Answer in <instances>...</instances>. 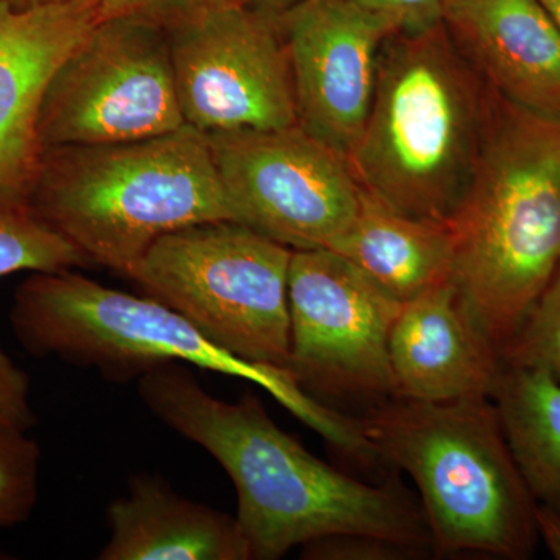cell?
Returning <instances> with one entry per match:
<instances>
[{"mask_svg":"<svg viewBox=\"0 0 560 560\" xmlns=\"http://www.w3.org/2000/svg\"><path fill=\"white\" fill-rule=\"evenodd\" d=\"M291 256L245 224L208 221L160 238L130 279L232 355L289 370Z\"/></svg>","mask_w":560,"mask_h":560,"instance_id":"52a82bcc","label":"cell"},{"mask_svg":"<svg viewBox=\"0 0 560 560\" xmlns=\"http://www.w3.org/2000/svg\"><path fill=\"white\" fill-rule=\"evenodd\" d=\"M206 136L235 223L293 250H334L352 228L359 180L348 160L300 125Z\"/></svg>","mask_w":560,"mask_h":560,"instance_id":"9c48e42d","label":"cell"},{"mask_svg":"<svg viewBox=\"0 0 560 560\" xmlns=\"http://www.w3.org/2000/svg\"><path fill=\"white\" fill-rule=\"evenodd\" d=\"M253 0H102V21L131 20L164 32L231 7L250 5Z\"/></svg>","mask_w":560,"mask_h":560,"instance_id":"7402d4cb","label":"cell"},{"mask_svg":"<svg viewBox=\"0 0 560 560\" xmlns=\"http://www.w3.org/2000/svg\"><path fill=\"white\" fill-rule=\"evenodd\" d=\"M334 253L399 302L453 279L448 224L404 215L363 189L357 219Z\"/></svg>","mask_w":560,"mask_h":560,"instance_id":"e0dca14e","label":"cell"},{"mask_svg":"<svg viewBox=\"0 0 560 560\" xmlns=\"http://www.w3.org/2000/svg\"><path fill=\"white\" fill-rule=\"evenodd\" d=\"M165 33L186 125L205 135L298 125L278 16L250 3L212 11Z\"/></svg>","mask_w":560,"mask_h":560,"instance_id":"8fae6325","label":"cell"},{"mask_svg":"<svg viewBox=\"0 0 560 560\" xmlns=\"http://www.w3.org/2000/svg\"><path fill=\"white\" fill-rule=\"evenodd\" d=\"M536 528L539 539L547 545L552 558L560 560V515L537 504Z\"/></svg>","mask_w":560,"mask_h":560,"instance_id":"484cf974","label":"cell"},{"mask_svg":"<svg viewBox=\"0 0 560 560\" xmlns=\"http://www.w3.org/2000/svg\"><path fill=\"white\" fill-rule=\"evenodd\" d=\"M447 224L453 282L501 352L560 265V117L497 94L477 168Z\"/></svg>","mask_w":560,"mask_h":560,"instance_id":"277c9868","label":"cell"},{"mask_svg":"<svg viewBox=\"0 0 560 560\" xmlns=\"http://www.w3.org/2000/svg\"><path fill=\"white\" fill-rule=\"evenodd\" d=\"M60 232L36 215L27 200L0 191V278L13 272H51L90 267Z\"/></svg>","mask_w":560,"mask_h":560,"instance_id":"d6986e66","label":"cell"},{"mask_svg":"<svg viewBox=\"0 0 560 560\" xmlns=\"http://www.w3.org/2000/svg\"><path fill=\"white\" fill-rule=\"evenodd\" d=\"M441 22L490 90L560 117V32L540 0H445Z\"/></svg>","mask_w":560,"mask_h":560,"instance_id":"9a60e30c","label":"cell"},{"mask_svg":"<svg viewBox=\"0 0 560 560\" xmlns=\"http://www.w3.org/2000/svg\"><path fill=\"white\" fill-rule=\"evenodd\" d=\"M101 560H250L237 517L184 499L151 475L109 504Z\"/></svg>","mask_w":560,"mask_h":560,"instance_id":"2e32d148","label":"cell"},{"mask_svg":"<svg viewBox=\"0 0 560 560\" xmlns=\"http://www.w3.org/2000/svg\"><path fill=\"white\" fill-rule=\"evenodd\" d=\"M357 9L388 22L396 32L419 31L438 24L445 0H346Z\"/></svg>","mask_w":560,"mask_h":560,"instance_id":"d4e9b609","label":"cell"},{"mask_svg":"<svg viewBox=\"0 0 560 560\" xmlns=\"http://www.w3.org/2000/svg\"><path fill=\"white\" fill-rule=\"evenodd\" d=\"M279 22L298 125L349 162L370 114L383 43L397 32L346 0H301Z\"/></svg>","mask_w":560,"mask_h":560,"instance_id":"7c38bea8","label":"cell"},{"mask_svg":"<svg viewBox=\"0 0 560 560\" xmlns=\"http://www.w3.org/2000/svg\"><path fill=\"white\" fill-rule=\"evenodd\" d=\"M500 355L503 364L541 370L560 383V265Z\"/></svg>","mask_w":560,"mask_h":560,"instance_id":"ffe728a7","label":"cell"},{"mask_svg":"<svg viewBox=\"0 0 560 560\" xmlns=\"http://www.w3.org/2000/svg\"><path fill=\"white\" fill-rule=\"evenodd\" d=\"M139 396L230 475L250 560L280 559L294 547L341 533L433 551L425 515L407 490L394 482L366 485L316 458L272 422L254 394L217 399L184 363L173 361L139 378Z\"/></svg>","mask_w":560,"mask_h":560,"instance_id":"6da1fadb","label":"cell"},{"mask_svg":"<svg viewBox=\"0 0 560 560\" xmlns=\"http://www.w3.org/2000/svg\"><path fill=\"white\" fill-rule=\"evenodd\" d=\"M540 2L550 13L552 21L556 22L560 32V0H540Z\"/></svg>","mask_w":560,"mask_h":560,"instance_id":"f1b7e54d","label":"cell"},{"mask_svg":"<svg viewBox=\"0 0 560 560\" xmlns=\"http://www.w3.org/2000/svg\"><path fill=\"white\" fill-rule=\"evenodd\" d=\"M301 0H253V5L271 16H280Z\"/></svg>","mask_w":560,"mask_h":560,"instance_id":"4316f807","label":"cell"},{"mask_svg":"<svg viewBox=\"0 0 560 560\" xmlns=\"http://www.w3.org/2000/svg\"><path fill=\"white\" fill-rule=\"evenodd\" d=\"M25 200L91 265L127 278L165 235L235 221L208 136L189 125L139 142L44 149Z\"/></svg>","mask_w":560,"mask_h":560,"instance_id":"5b68a950","label":"cell"},{"mask_svg":"<svg viewBox=\"0 0 560 560\" xmlns=\"http://www.w3.org/2000/svg\"><path fill=\"white\" fill-rule=\"evenodd\" d=\"M186 125L167 33L131 20L98 22L44 91L40 147L116 145Z\"/></svg>","mask_w":560,"mask_h":560,"instance_id":"ba28073f","label":"cell"},{"mask_svg":"<svg viewBox=\"0 0 560 560\" xmlns=\"http://www.w3.org/2000/svg\"><path fill=\"white\" fill-rule=\"evenodd\" d=\"M490 399L534 500L560 515V383L541 370L503 364Z\"/></svg>","mask_w":560,"mask_h":560,"instance_id":"ac0fdd59","label":"cell"},{"mask_svg":"<svg viewBox=\"0 0 560 560\" xmlns=\"http://www.w3.org/2000/svg\"><path fill=\"white\" fill-rule=\"evenodd\" d=\"M0 559H7V556H3V552H0Z\"/></svg>","mask_w":560,"mask_h":560,"instance_id":"f546056e","label":"cell"},{"mask_svg":"<svg viewBox=\"0 0 560 560\" xmlns=\"http://www.w3.org/2000/svg\"><path fill=\"white\" fill-rule=\"evenodd\" d=\"M31 378L0 348V429L28 431L35 425Z\"/></svg>","mask_w":560,"mask_h":560,"instance_id":"cb8c5ba5","label":"cell"},{"mask_svg":"<svg viewBox=\"0 0 560 560\" xmlns=\"http://www.w3.org/2000/svg\"><path fill=\"white\" fill-rule=\"evenodd\" d=\"M16 10L38 9V7L54 5V3L68 2V0H2Z\"/></svg>","mask_w":560,"mask_h":560,"instance_id":"83f0119b","label":"cell"},{"mask_svg":"<svg viewBox=\"0 0 560 560\" xmlns=\"http://www.w3.org/2000/svg\"><path fill=\"white\" fill-rule=\"evenodd\" d=\"M10 324L22 348L110 382H128L179 361L256 383L338 451L375 458L360 420L331 410L289 370L238 359L189 319L149 296L108 289L72 270L33 272L14 291Z\"/></svg>","mask_w":560,"mask_h":560,"instance_id":"3957f363","label":"cell"},{"mask_svg":"<svg viewBox=\"0 0 560 560\" xmlns=\"http://www.w3.org/2000/svg\"><path fill=\"white\" fill-rule=\"evenodd\" d=\"M427 552L410 545L361 533L330 534L302 545L301 558L307 560H407Z\"/></svg>","mask_w":560,"mask_h":560,"instance_id":"603a6c76","label":"cell"},{"mask_svg":"<svg viewBox=\"0 0 560 560\" xmlns=\"http://www.w3.org/2000/svg\"><path fill=\"white\" fill-rule=\"evenodd\" d=\"M289 300V370L305 393L394 397L389 335L401 302L330 249L293 250Z\"/></svg>","mask_w":560,"mask_h":560,"instance_id":"30bf717a","label":"cell"},{"mask_svg":"<svg viewBox=\"0 0 560 560\" xmlns=\"http://www.w3.org/2000/svg\"><path fill=\"white\" fill-rule=\"evenodd\" d=\"M377 458L407 471L438 556L529 559L537 501L523 480L489 397H389L359 419Z\"/></svg>","mask_w":560,"mask_h":560,"instance_id":"8992f818","label":"cell"},{"mask_svg":"<svg viewBox=\"0 0 560 560\" xmlns=\"http://www.w3.org/2000/svg\"><path fill=\"white\" fill-rule=\"evenodd\" d=\"M102 0L16 10L0 0V191L27 197L38 171L44 91L62 60L102 21Z\"/></svg>","mask_w":560,"mask_h":560,"instance_id":"4fadbf2b","label":"cell"},{"mask_svg":"<svg viewBox=\"0 0 560 560\" xmlns=\"http://www.w3.org/2000/svg\"><path fill=\"white\" fill-rule=\"evenodd\" d=\"M495 98L442 22L393 33L349 156L361 189L404 215L447 223L477 168Z\"/></svg>","mask_w":560,"mask_h":560,"instance_id":"7a4b0ae2","label":"cell"},{"mask_svg":"<svg viewBox=\"0 0 560 560\" xmlns=\"http://www.w3.org/2000/svg\"><path fill=\"white\" fill-rule=\"evenodd\" d=\"M394 397H492L503 361L452 280L401 302L389 335Z\"/></svg>","mask_w":560,"mask_h":560,"instance_id":"5bb4252c","label":"cell"},{"mask_svg":"<svg viewBox=\"0 0 560 560\" xmlns=\"http://www.w3.org/2000/svg\"><path fill=\"white\" fill-rule=\"evenodd\" d=\"M39 445L27 431L0 429V529L31 517L39 493Z\"/></svg>","mask_w":560,"mask_h":560,"instance_id":"44dd1931","label":"cell"}]
</instances>
